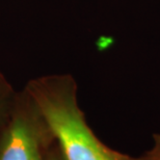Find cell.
Returning <instances> with one entry per match:
<instances>
[{
	"instance_id": "cell-4",
	"label": "cell",
	"mask_w": 160,
	"mask_h": 160,
	"mask_svg": "<svg viewBox=\"0 0 160 160\" xmlns=\"http://www.w3.org/2000/svg\"><path fill=\"white\" fill-rule=\"evenodd\" d=\"M48 160H62V156H60L59 152H56V153H53V154H51L49 156V158Z\"/></svg>"
},
{
	"instance_id": "cell-2",
	"label": "cell",
	"mask_w": 160,
	"mask_h": 160,
	"mask_svg": "<svg viewBox=\"0 0 160 160\" xmlns=\"http://www.w3.org/2000/svg\"><path fill=\"white\" fill-rule=\"evenodd\" d=\"M49 134L41 114L27 95L25 105L15 110L2 133L0 160H45L43 140Z\"/></svg>"
},
{
	"instance_id": "cell-3",
	"label": "cell",
	"mask_w": 160,
	"mask_h": 160,
	"mask_svg": "<svg viewBox=\"0 0 160 160\" xmlns=\"http://www.w3.org/2000/svg\"><path fill=\"white\" fill-rule=\"evenodd\" d=\"M145 160H160V133L153 136V146L143 154Z\"/></svg>"
},
{
	"instance_id": "cell-1",
	"label": "cell",
	"mask_w": 160,
	"mask_h": 160,
	"mask_svg": "<svg viewBox=\"0 0 160 160\" xmlns=\"http://www.w3.org/2000/svg\"><path fill=\"white\" fill-rule=\"evenodd\" d=\"M27 95L41 114L62 160H145L109 148L86 122L77 100V85L69 75L47 76L30 82Z\"/></svg>"
}]
</instances>
